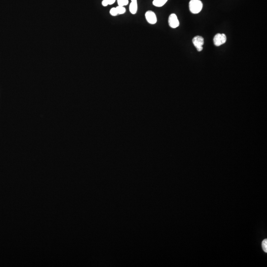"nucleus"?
Returning a JSON list of instances; mask_svg holds the SVG:
<instances>
[{
  "instance_id": "f257e3e1",
  "label": "nucleus",
  "mask_w": 267,
  "mask_h": 267,
  "mask_svg": "<svg viewBox=\"0 0 267 267\" xmlns=\"http://www.w3.org/2000/svg\"><path fill=\"white\" fill-rule=\"evenodd\" d=\"M203 8V4L200 0H191L189 3V8L191 13L197 14L201 12Z\"/></svg>"
},
{
  "instance_id": "f03ea898",
  "label": "nucleus",
  "mask_w": 267,
  "mask_h": 267,
  "mask_svg": "<svg viewBox=\"0 0 267 267\" xmlns=\"http://www.w3.org/2000/svg\"><path fill=\"white\" fill-rule=\"evenodd\" d=\"M226 41V36L225 34L218 33L214 36V44L216 46H220L225 43Z\"/></svg>"
},
{
  "instance_id": "7ed1b4c3",
  "label": "nucleus",
  "mask_w": 267,
  "mask_h": 267,
  "mask_svg": "<svg viewBox=\"0 0 267 267\" xmlns=\"http://www.w3.org/2000/svg\"><path fill=\"white\" fill-rule=\"evenodd\" d=\"M192 43L198 52H201L203 50L202 46L204 44V39L203 37L200 36H196L192 39Z\"/></svg>"
},
{
  "instance_id": "20e7f679",
  "label": "nucleus",
  "mask_w": 267,
  "mask_h": 267,
  "mask_svg": "<svg viewBox=\"0 0 267 267\" xmlns=\"http://www.w3.org/2000/svg\"><path fill=\"white\" fill-rule=\"evenodd\" d=\"M145 17L148 23L150 24H155L157 23V15L154 12L151 10H149L145 13Z\"/></svg>"
},
{
  "instance_id": "39448f33",
  "label": "nucleus",
  "mask_w": 267,
  "mask_h": 267,
  "mask_svg": "<svg viewBox=\"0 0 267 267\" xmlns=\"http://www.w3.org/2000/svg\"><path fill=\"white\" fill-rule=\"evenodd\" d=\"M168 23L169 26L172 28H177L179 26V21L176 14H172L170 15L168 18Z\"/></svg>"
},
{
  "instance_id": "423d86ee",
  "label": "nucleus",
  "mask_w": 267,
  "mask_h": 267,
  "mask_svg": "<svg viewBox=\"0 0 267 267\" xmlns=\"http://www.w3.org/2000/svg\"><path fill=\"white\" fill-rule=\"evenodd\" d=\"M129 10L130 13L132 14H135L137 13V0H131V3H130L129 6Z\"/></svg>"
},
{
  "instance_id": "0eeeda50",
  "label": "nucleus",
  "mask_w": 267,
  "mask_h": 267,
  "mask_svg": "<svg viewBox=\"0 0 267 267\" xmlns=\"http://www.w3.org/2000/svg\"><path fill=\"white\" fill-rule=\"evenodd\" d=\"M168 0H153V4L157 7H161L167 3Z\"/></svg>"
},
{
  "instance_id": "6e6552de",
  "label": "nucleus",
  "mask_w": 267,
  "mask_h": 267,
  "mask_svg": "<svg viewBox=\"0 0 267 267\" xmlns=\"http://www.w3.org/2000/svg\"><path fill=\"white\" fill-rule=\"evenodd\" d=\"M115 1L116 0H103L102 1V5L103 6H106L109 5H112Z\"/></svg>"
},
{
  "instance_id": "1a4fd4ad",
  "label": "nucleus",
  "mask_w": 267,
  "mask_h": 267,
  "mask_svg": "<svg viewBox=\"0 0 267 267\" xmlns=\"http://www.w3.org/2000/svg\"><path fill=\"white\" fill-rule=\"evenodd\" d=\"M116 10H117L118 14H123L126 13V9L124 6H118L117 7H116Z\"/></svg>"
},
{
  "instance_id": "9d476101",
  "label": "nucleus",
  "mask_w": 267,
  "mask_h": 267,
  "mask_svg": "<svg viewBox=\"0 0 267 267\" xmlns=\"http://www.w3.org/2000/svg\"><path fill=\"white\" fill-rule=\"evenodd\" d=\"M119 6H125L129 4V0H117Z\"/></svg>"
},
{
  "instance_id": "9b49d317",
  "label": "nucleus",
  "mask_w": 267,
  "mask_h": 267,
  "mask_svg": "<svg viewBox=\"0 0 267 267\" xmlns=\"http://www.w3.org/2000/svg\"><path fill=\"white\" fill-rule=\"evenodd\" d=\"M262 248L263 249L264 251L265 252L267 253V239H265L262 242Z\"/></svg>"
},
{
  "instance_id": "f8f14e48",
  "label": "nucleus",
  "mask_w": 267,
  "mask_h": 267,
  "mask_svg": "<svg viewBox=\"0 0 267 267\" xmlns=\"http://www.w3.org/2000/svg\"><path fill=\"white\" fill-rule=\"evenodd\" d=\"M110 13V14L112 15V16H113V17H115V16L118 15V12H117V10H116V8H112V9H111Z\"/></svg>"
}]
</instances>
